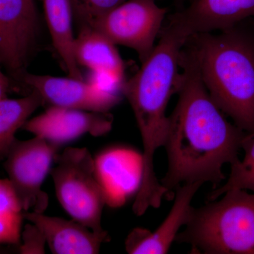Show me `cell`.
I'll list each match as a JSON object with an SVG mask.
<instances>
[{
  "instance_id": "obj_19",
  "label": "cell",
  "mask_w": 254,
  "mask_h": 254,
  "mask_svg": "<svg viewBox=\"0 0 254 254\" xmlns=\"http://www.w3.org/2000/svg\"><path fill=\"white\" fill-rule=\"evenodd\" d=\"M23 219V213H0V245H20Z\"/></svg>"
},
{
  "instance_id": "obj_5",
  "label": "cell",
  "mask_w": 254,
  "mask_h": 254,
  "mask_svg": "<svg viewBox=\"0 0 254 254\" xmlns=\"http://www.w3.org/2000/svg\"><path fill=\"white\" fill-rule=\"evenodd\" d=\"M54 161L56 165L50 173L57 198L65 211L96 233L107 232L102 226L106 198L89 150L68 147L57 153Z\"/></svg>"
},
{
  "instance_id": "obj_15",
  "label": "cell",
  "mask_w": 254,
  "mask_h": 254,
  "mask_svg": "<svg viewBox=\"0 0 254 254\" xmlns=\"http://www.w3.org/2000/svg\"><path fill=\"white\" fill-rule=\"evenodd\" d=\"M53 46L69 77L84 81L73 55V12L70 0H43Z\"/></svg>"
},
{
  "instance_id": "obj_6",
  "label": "cell",
  "mask_w": 254,
  "mask_h": 254,
  "mask_svg": "<svg viewBox=\"0 0 254 254\" xmlns=\"http://www.w3.org/2000/svg\"><path fill=\"white\" fill-rule=\"evenodd\" d=\"M157 0H127L95 21L92 28L115 45H121L136 52L141 64L155 48L167 8L157 4Z\"/></svg>"
},
{
  "instance_id": "obj_14",
  "label": "cell",
  "mask_w": 254,
  "mask_h": 254,
  "mask_svg": "<svg viewBox=\"0 0 254 254\" xmlns=\"http://www.w3.org/2000/svg\"><path fill=\"white\" fill-rule=\"evenodd\" d=\"M73 55L78 65L91 72L105 73L125 81V63L116 45L96 30L81 28L73 42Z\"/></svg>"
},
{
  "instance_id": "obj_18",
  "label": "cell",
  "mask_w": 254,
  "mask_h": 254,
  "mask_svg": "<svg viewBox=\"0 0 254 254\" xmlns=\"http://www.w3.org/2000/svg\"><path fill=\"white\" fill-rule=\"evenodd\" d=\"M127 0H70L73 19L81 28H92L105 13Z\"/></svg>"
},
{
  "instance_id": "obj_20",
  "label": "cell",
  "mask_w": 254,
  "mask_h": 254,
  "mask_svg": "<svg viewBox=\"0 0 254 254\" xmlns=\"http://www.w3.org/2000/svg\"><path fill=\"white\" fill-rule=\"evenodd\" d=\"M21 244L19 252L23 254H38L45 253L46 238L43 232L34 224L30 222L21 232Z\"/></svg>"
},
{
  "instance_id": "obj_22",
  "label": "cell",
  "mask_w": 254,
  "mask_h": 254,
  "mask_svg": "<svg viewBox=\"0 0 254 254\" xmlns=\"http://www.w3.org/2000/svg\"><path fill=\"white\" fill-rule=\"evenodd\" d=\"M11 88L9 78L0 70V100L7 98Z\"/></svg>"
},
{
  "instance_id": "obj_8",
  "label": "cell",
  "mask_w": 254,
  "mask_h": 254,
  "mask_svg": "<svg viewBox=\"0 0 254 254\" xmlns=\"http://www.w3.org/2000/svg\"><path fill=\"white\" fill-rule=\"evenodd\" d=\"M39 36L33 0H0V63L22 76Z\"/></svg>"
},
{
  "instance_id": "obj_17",
  "label": "cell",
  "mask_w": 254,
  "mask_h": 254,
  "mask_svg": "<svg viewBox=\"0 0 254 254\" xmlns=\"http://www.w3.org/2000/svg\"><path fill=\"white\" fill-rule=\"evenodd\" d=\"M245 158L232 165L230 176L225 185L213 190L208 195L210 201L231 190H250L254 193V134H249L242 144Z\"/></svg>"
},
{
  "instance_id": "obj_9",
  "label": "cell",
  "mask_w": 254,
  "mask_h": 254,
  "mask_svg": "<svg viewBox=\"0 0 254 254\" xmlns=\"http://www.w3.org/2000/svg\"><path fill=\"white\" fill-rule=\"evenodd\" d=\"M113 123L108 113L50 106L45 113L28 120L23 128L59 148L86 133L103 136L112 129Z\"/></svg>"
},
{
  "instance_id": "obj_7",
  "label": "cell",
  "mask_w": 254,
  "mask_h": 254,
  "mask_svg": "<svg viewBox=\"0 0 254 254\" xmlns=\"http://www.w3.org/2000/svg\"><path fill=\"white\" fill-rule=\"evenodd\" d=\"M58 150L38 136L26 141L16 139L11 145L4 166L23 212L45 213L48 208L49 197L42 186Z\"/></svg>"
},
{
  "instance_id": "obj_3",
  "label": "cell",
  "mask_w": 254,
  "mask_h": 254,
  "mask_svg": "<svg viewBox=\"0 0 254 254\" xmlns=\"http://www.w3.org/2000/svg\"><path fill=\"white\" fill-rule=\"evenodd\" d=\"M220 31L189 40L212 99L235 125L254 134V18Z\"/></svg>"
},
{
  "instance_id": "obj_13",
  "label": "cell",
  "mask_w": 254,
  "mask_h": 254,
  "mask_svg": "<svg viewBox=\"0 0 254 254\" xmlns=\"http://www.w3.org/2000/svg\"><path fill=\"white\" fill-rule=\"evenodd\" d=\"M23 218L41 230L53 254H96L109 240L108 232L96 233L73 219L31 211L23 212Z\"/></svg>"
},
{
  "instance_id": "obj_16",
  "label": "cell",
  "mask_w": 254,
  "mask_h": 254,
  "mask_svg": "<svg viewBox=\"0 0 254 254\" xmlns=\"http://www.w3.org/2000/svg\"><path fill=\"white\" fill-rule=\"evenodd\" d=\"M41 95L36 91L18 99L0 100V161L4 160L15 140V134L41 105Z\"/></svg>"
},
{
  "instance_id": "obj_23",
  "label": "cell",
  "mask_w": 254,
  "mask_h": 254,
  "mask_svg": "<svg viewBox=\"0 0 254 254\" xmlns=\"http://www.w3.org/2000/svg\"><path fill=\"white\" fill-rule=\"evenodd\" d=\"M177 1H179V2H185V1H187V2L190 3L192 0H176Z\"/></svg>"
},
{
  "instance_id": "obj_1",
  "label": "cell",
  "mask_w": 254,
  "mask_h": 254,
  "mask_svg": "<svg viewBox=\"0 0 254 254\" xmlns=\"http://www.w3.org/2000/svg\"><path fill=\"white\" fill-rule=\"evenodd\" d=\"M175 91L178 103L171 116L164 147L168 170L160 184L168 192L191 182H210L213 190L225 179V164L239 158L250 133L227 121L205 87L194 48L187 40L180 55Z\"/></svg>"
},
{
  "instance_id": "obj_12",
  "label": "cell",
  "mask_w": 254,
  "mask_h": 254,
  "mask_svg": "<svg viewBox=\"0 0 254 254\" xmlns=\"http://www.w3.org/2000/svg\"><path fill=\"white\" fill-rule=\"evenodd\" d=\"M203 185L202 182L185 183L175 189L173 208L163 223L154 232L136 227L125 241V249L130 254H165L175 241L181 227H185L191 214L192 199Z\"/></svg>"
},
{
  "instance_id": "obj_10",
  "label": "cell",
  "mask_w": 254,
  "mask_h": 254,
  "mask_svg": "<svg viewBox=\"0 0 254 254\" xmlns=\"http://www.w3.org/2000/svg\"><path fill=\"white\" fill-rule=\"evenodd\" d=\"M23 81L41 95L43 103L85 111L108 113L122 100L121 93L100 89L76 78L26 72Z\"/></svg>"
},
{
  "instance_id": "obj_4",
  "label": "cell",
  "mask_w": 254,
  "mask_h": 254,
  "mask_svg": "<svg viewBox=\"0 0 254 254\" xmlns=\"http://www.w3.org/2000/svg\"><path fill=\"white\" fill-rule=\"evenodd\" d=\"M222 195L193 208L175 241L193 254H254V193L235 189Z\"/></svg>"
},
{
  "instance_id": "obj_11",
  "label": "cell",
  "mask_w": 254,
  "mask_h": 254,
  "mask_svg": "<svg viewBox=\"0 0 254 254\" xmlns=\"http://www.w3.org/2000/svg\"><path fill=\"white\" fill-rule=\"evenodd\" d=\"M254 18V0H192L170 15L167 27L188 39L200 33L222 31Z\"/></svg>"
},
{
  "instance_id": "obj_21",
  "label": "cell",
  "mask_w": 254,
  "mask_h": 254,
  "mask_svg": "<svg viewBox=\"0 0 254 254\" xmlns=\"http://www.w3.org/2000/svg\"><path fill=\"white\" fill-rule=\"evenodd\" d=\"M0 213H23L17 194L8 179L0 180Z\"/></svg>"
},
{
  "instance_id": "obj_2",
  "label": "cell",
  "mask_w": 254,
  "mask_h": 254,
  "mask_svg": "<svg viewBox=\"0 0 254 254\" xmlns=\"http://www.w3.org/2000/svg\"><path fill=\"white\" fill-rule=\"evenodd\" d=\"M160 39L141 68L124 86L126 97L134 114L143 143L141 176L134 205L140 209L158 207L168 190L159 182L154 170L156 150L164 146L170 117L166 110L175 93L179 74L180 55L187 38L170 28H163Z\"/></svg>"
}]
</instances>
